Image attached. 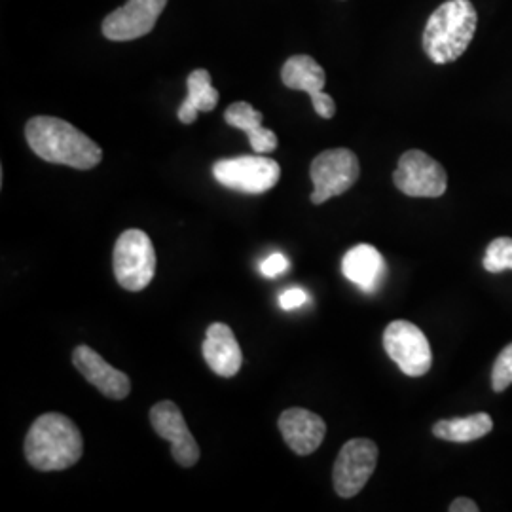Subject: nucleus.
I'll list each match as a JSON object with an SVG mask.
<instances>
[{"instance_id": "f8f14e48", "label": "nucleus", "mask_w": 512, "mask_h": 512, "mask_svg": "<svg viewBox=\"0 0 512 512\" xmlns=\"http://www.w3.org/2000/svg\"><path fill=\"white\" fill-rule=\"evenodd\" d=\"M165 4L167 0H128L105 18L103 35L116 42L145 37L154 29Z\"/></svg>"}, {"instance_id": "412c9836", "label": "nucleus", "mask_w": 512, "mask_h": 512, "mask_svg": "<svg viewBox=\"0 0 512 512\" xmlns=\"http://www.w3.org/2000/svg\"><path fill=\"white\" fill-rule=\"evenodd\" d=\"M512 384V344L499 353L492 370V387L495 393L505 391Z\"/></svg>"}, {"instance_id": "20e7f679", "label": "nucleus", "mask_w": 512, "mask_h": 512, "mask_svg": "<svg viewBox=\"0 0 512 512\" xmlns=\"http://www.w3.org/2000/svg\"><path fill=\"white\" fill-rule=\"evenodd\" d=\"M112 270L120 287L129 293L147 289L156 274V251L143 230L122 232L112 251Z\"/></svg>"}, {"instance_id": "1a4fd4ad", "label": "nucleus", "mask_w": 512, "mask_h": 512, "mask_svg": "<svg viewBox=\"0 0 512 512\" xmlns=\"http://www.w3.org/2000/svg\"><path fill=\"white\" fill-rule=\"evenodd\" d=\"M378 465V446L374 440H348L334 463L332 480L336 494L344 499L361 494Z\"/></svg>"}, {"instance_id": "5701e85b", "label": "nucleus", "mask_w": 512, "mask_h": 512, "mask_svg": "<svg viewBox=\"0 0 512 512\" xmlns=\"http://www.w3.org/2000/svg\"><path fill=\"white\" fill-rule=\"evenodd\" d=\"M287 268H289L287 258L281 255V253H274V255L268 256V258L262 262L260 272L266 275V277H275V275L283 274Z\"/></svg>"}, {"instance_id": "4468645a", "label": "nucleus", "mask_w": 512, "mask_h": 512, "mask_svg": "<svg viewBox=\"0 0 512 512\" xmlns=\"http://www.w3.org/2000/svg\"><path fill=\"white\" fill-rule=\"evenodd\" d=\"M279 431L298 456H310L325 440L327 423L306 408H289L279 416Z\"/></svg>"}, {"instance_id": "4be33fe9", "label": "nucleus", "mask_w": 512, "mask_h": 512, "mask_svg": "<svg viewBox=\"0 0 512 512\" xmlns=\"http://www.w3.org/2000/svg\"><path fill=\"white\" fill-rule=\"evenodd\" d=\"M308 302H310V298L302 289H289V291H285V293L279 296V306L287 311L302 308Z\"/></svg>"}, {"instance_id": "9d476101", "label": "nucleus", "mask_w": 512, "mask_h": 512, "mask_svg": "<svg viewBox=\"0 0 512 512\" xmlns=\"http://www.w3.org/2000/svg\"><path fill=\"white\" fill-rule=\"evenodd\" d=\"M152 429L160 439L171 442V456L181 467H194L200 459V446L190 433L183 412L173 401L154 404L150 410Z\"/></svg>"}, {"instance_id": "0eeeda50", "label": "nucleus", "mask_w": 512, "mask_h": 512, "mask_svg": "<svg viewBox=\"0 0 512 512\" xmlns=\"http://www.w3.org/2000/svg\"><path fill=\"white\" fill-rule=\"evenodd\" d=\"M384 349L410 378H420L433 365V353L423 330L410 321H393L384 332Z\"/></svg>"}, {"instance_id": "dca6fc26", "label": "nucleus", "mask_w": 512, "mask_h": 512, "mask_svg": "<svg viewBox=\"0 0 512 512\" xmlns=\"http://www.w3.org/2000/svg\"><path fill=\"white\" fill-rule=\"evenodd\" d=\"M342 272L351 283L359 285L365 293H374L384 279L385 262L380 251L372 245H355L342 260Z\"/></svg>"}, {"instance_id": "f03ea898", "label": "nucleus", "mask_w": 512, "mask_h": 512, "mask_svg": "<svg viewBox=\"0 0 512 512\" xmlns=\"http://www.w3.org/2000/svg\"><path fill=\"white\" fill-rule=\"evenodd\" d=\"M84 454V439L73 420L59 412L42 414L25 437V458L40 473L65 471Z\"/></svg>"}, {"instance_id": "2eb2a0df", "label": "nucleus", "mask_w": 512, "mask_h": 512, "mask_svg": "<svg viewBox=\"0 0 512 512\" xmlns=\"http://www.w3.org/2000/svg\"><path fill=\"white\" fill-rule=\"evenodd\" d=\"M203 359L209 368L222 378L236 376L243 363V353L239 348L234 330L224 323H213L203 340Z\"/></svg>"}, {"instance_id": "9b49d317", "label": "nucleus", "mask_w": 512, "mask_h": 512, "mask_svg": "<svg viewBox=\"0 0 512 512\" xmlns=\"http://www.w3.org/2000/svg\"><path fill=\"white\" fill-rule=\"evenodd\" d=\"M281 80L289 90L306 92L311 97L315 112L330 120L336 114V103L329 93L323 92L327 84V74L323 67L310 55H293L287 59L281 71Z\"/></svg>"}, {"instance_id": "6ab92c4d", "label": "nucleus", "mask_w": 512, "mask_h": 512, "mask_svg": "<svg viewBox=\"0 0 512 512\" xmlns=\"http://www.w3.org/2000/svg\"><path fill=\"white\" fill-rule=\"evenodd\" d=\"M494 429V420L486 412H478L467 418H456V420H440L433 425V435L437 439L456 442V444H467L473 440L482 439Z\"/></svg>"}, {"instance_id": "b1692460", "label": "nucleus", "mask_w": 512, "mask_h": 512, "mask_svg": "<svg viewBox=\"0 0 512 512\" xmlns=\"http://www.w3.org/2000/svg\"><path fill=\"white\" fill-rule=\"evenodd\" d=\"M448 511L450 512H478L480 511V507L476 505L473 499H467V497H458V499H454L452 503H450V507H448Z\"/></svg>"}, {"instance_id": "7ed1b4c3", "label": "nucleus", "mask_w": 512, "mask_h": 512, "mask_svg": "<svg viewBox=\"0 0 512 512\" xmlns=\"http://www.w3.org/2000/svg\"><path fill=\"white\" fill-rule=\"evenodd\" d=\"M478 14L471 0H446L429 16L423 31L427 57L446 65L458 61L475 38Z\"/></svg>"}, {"instance_id": "423d86ee", "label": "nucleus", "mask_w": 512, "mask_h": 512, "mask_svg": "<svg viewBox=\"0 0 512 512\" xmlns=\"http://www.w3.org/2000/svg\"><path fill=\"white\" fill-rule=\"evenodd\" d=\"M213 175L217 183L230 190L243 194H264L279 183L281 167L275 160L262 154L238 156L219 160L213 165Z\"/></svg>"}, {"instance_id": "aec40b11", "label": "nucleus", "mask_w": 512, "mask_h": 512, "mask_svg": "<svg viewBox=\"0 0 512 512\" xmlns=\"http://www.w3.org/2000/svg\"><path fill=\"white\" fill-rule=\"evenodd\" d=\"M484 270L490 274L512 270V238H497L488 245L484 255Z\"/></svg>"}, {"instance_id": "6e6552de", "label": "nucleus", "mask_w": 512, "mask_h": 512, "mask_svg": "<svg viewBox=\"0 0 512 512\" xmlns=\"http://www.w3.org/2000/svg\"><path fill=\"white\" fill-rule=\"evenodd\" d=\"M393 183L410 198H440L448 188V175L429 154L408 150L399 158Z\"/></svg>"}, {"instance_id": "f3484780", "label": "nucleus", "mask_w": 512, "mask_h": 512, "mask_svg": "<svg viewBox=\"0 0 512 512\" xmlns=\"http://www.w3.org/2000/svg\"><path fill=\"white\" fill-rule=\"evenodd\" d=\"M228 126L247 133L249 143L256 154H270L277 148V137L272 129L262 128V112L253 109L249 103L239 101L224 112Z\"/></svg>"}, {"instance_id": "a211bd4d", "label": "nucleus", "mask_w": 512, "mask_h": 512, "mask_svg": "<svg viewBox=\"0 0 512 512\" xmlns=\"http://www.w3.org/2000/svg\"><path fill=\"white\" fill-rule=\"evenodd\" d=\"M186 84H188V95H186L183 105L179 107L177 116L183 124L190 126V124L196 122L200 112L215 110L220 95L211 84V74L205 69L192 71L188 80H186Z\"/></svg>"}, {"instance_id": "39448f33", "label": "nucleus", "mask_w": 512, "mask_h": 512, "mask_svg": "<svg viewBox=\"0 0 512 512\" xmlns=\"http://www.w3.org/2000/svg\"><path fill=\"white\" fill-rule=\"evenodd\" d=\"M311 183L315 186L311 203L321 205L330 198L346 194L361 177V165L349 148H332L321 152L310 167Z\"/></svg>"}, {"instance_id": "f257e3e1", "label": "nucleus", "mask_w": 512, "mask_h": 512, "mask_svg": "<svg viewBox=\"0 0 512 512\" xmlns=\"http://www.w3.org/2000/svg\"><path fill=\"white\" fill-rule=\"evenodd\" d=\"M31 150L50 164L88 171L101 164L103 150L73 124L54 116H35L25 126Z\"/></svg>"}, {"instance_id": "ddd939ff", "label": "nucleus", "mask_w": 512, "mask_h": 512, "mask_svg": "<svg viewBox=\"0 0 512 512\" xmlns=\"http://www.w3.org/2000/svg\"><path fill=\"white\" fill-rule=\"evenodd\" d=\"M73 363L76 370L99 389L107 399L122 401L131 391V382L124 372L110 366L95 349L78 346L73 351Z\"/></svg>"}]
</instances>
